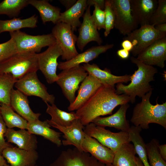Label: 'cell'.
I'll return each instance as SVG.
<instances>
[{"mask_svg": "<svg viewBox=\"0 0 166 166\" xmlns=\"http://www.w3.org/2000/svg\"><path fill=\"white\" fill-rule=\"evenodd\" d=\"M129 97L125 94H117L115 86L103 85L75 113L81 123L86 126L95 118L111 115L117 106L128 103Z\"/></svg>", "mask_w": 166, "mask_h": 166, "instance_id": "cell-1", "label": "cell"}, {"mask_svg": "<svg viewBox=\"0 0 166 166\" xmlns=\"http://www.w3.org/2000/svg\"><path fill=\"white\" fill-rule=\"evenodd\" d=\"M130 60L136 64L138 69L131 76V82L126 85L122 83L117 84L115 91L118 95L124 94L128 96L130 101L134 103L136 97L141 98L146 93L152 91L150 82L154 80V76L158 72L157 69L152 66L144 64L133 56Z\"/></svg>", "mask_w": 166, "mask_h": 166, "instance_id": "cell-2", "label": "cell"}, {"mask_svg": "<svg viewBox=\"0 0 166 166\" xmlns=\"http://www.w3.org/2000/svg\"><path fill=\"white\" fill-rule=\"evenodd\" d=\"M151 91L141 97V101L136 104L133 109L130 121L136 127L147 129L149 124L155 123L166 129V102L152 105L150 99Z\"/></svg>", "mask_w": 166, "mask_h": 166, "instance_id": "cell-3", "label": "cell"}, {"mask_svg": "<svg viewBox=\"0 0 166 166\" xmlns=\"http://www.w3.org/2000/svg\"><path fill=\"white\" fill-rule=\"evenodd\" d=\"M38 70L36 53H17L0 63V74H10L17 80Z\"/></svg>", "mask_w": 166, "mask_h": 166, "instance_id": "cell-4", "label": "cell"}, {"mask_svg": "<svg viewBox=\"0 0 166 166\" xmlns=\"http://www.w3.org/2000/svg\"><path fill=\"white\" fill-rule=\"evenodd\" d=\"M15 42L17 53L40 52L45 47H49L56 42L52 34L32 35L20 30L9 33Z\"/></svg>", "mask_w": 166, "mask_h": 166, "instance_id": "cell-5", "label": "cell"}, {"mask_svg": "<svg viewBox=\"0 0 166 166\" xmlns=\"http://www.w3.org/2000/svg\"><path fill=\"white\" fill-rule=\"evenodd\" d=\"M84 131L114 153L123 144L131 142L128 132L122 131L113 132L104 127L97 125L93 122L86 125Z\"/></svg>", "mask_w": 166, "mask_h": 166, "instance_id": "cell-6", "label": "cell"}, {"mask_svg": "<svg viewBox=\"0 0 166 166\" xmlns=\"http://www.w3.org/2000/svg\"><path fill=\"white\" fill-rule=\"evenodd\" d=\"M88 75L81 65L62 70L57 75L58 79L56 82L61 87L70 104L76 98L75 93L79 88L80 84Z\"/></svg>", "mask_w": 166, "mask_h": 166, "instance_id": "cell-7", "label": "cell"}, {"mask_svg": "<svg viewBox=\"0 0 166 166\" xmlns=\"http://www.w3.org/2000/svg\"><path fill=\"white\" fill-rule=\"evenodd\" d=\"M166 36V33L158 31L154 26L147 25L141 26L124 37L132 43L131 51L133 57L137 56L142 51L156 40Z\"/></svg>", "mask_w": 166, "mask_h": 166, "instance_id": "cell-8", "label": "cell"}, {"mask_svg": "<svg viewBox=\"0 0 166 166\" xmlns=\"http://www.w3.org/2000/svg\"><path fill=\"white\" fill-rule=\"evenodd\" d=\"M51 33L62 51V60H69L79 53L76 47L77 37L69 25L58 22L53 28Z\"/></svg>", "mask_w": 166, "mask_h": 166, "instance_id": "cell-9", "label": "cell"}, {"mask_svg": "<svg viewBox=\"0 0 166 166\" xmlns=\"http://www.w3.org/2000/svg\"><path fill=\"white\" fill-rule=\"evenodd\" d=\"M14 86L27 96H37L45 103L54 104L55 97L48 93L46 87L38 79L36 71L29 73L17 80Z\"/></svg>", "mask_w": 166, "mask_h": 166, "instance_id": "cell-10", "label": "cell"}, {"mask_svg": "<svg viewBox=\"0 0 166 166\" xmlns=\"http://www.w3.org/2000/svg\"><path fill=\"white\" fill-rule=\"evenodd\" d=\"M62 55V52L56 42L48 47L44 51L37 53V64L40 70L49 84L56 82L58 79L57 69L58 58Z\"/></svg>", "mask_w": 166, "mask_h": 166, "instance_id": "cell-11", "label": "cell"}, {"mask_svg": "<svg viewBox=\"0 0 166 166\" xmlns=\"http://www.w3.org/2000/svg\"><path fill=\"white\" fill-rule=\"evenodd\" d=\"M115 16L114 27L126 36L137 29L138 25L132 13L130 0H110Z\"/></svg>", "mask_w": 166, "mask_h": 166, "instance_id": "cell-12", "label": "cell"}, {"mask_svg": "<svg viewBox=\"0 0 166 166\" xmlns=\"http://www.w3.org/2000/svg\"><path fill=\"white\" fill-rule=\"evenodd\" d=\"M88 152L79 151L76 148L62 151L49 166H105Z\"/></svg>", "mask_w": 166, "mask_h": 166, "instance_id": "cell-13", "label": "cell"}, {"mask_svg": "<svg viewBox=\"0 0 166 166\" xmlns=\"http://www.w3.org/2000/svg\"><path fill=\"white\" fill-rule=\"evenodd\" d=\"M136 58L145 64L164 68L166 60V36L156 40L139 54Z\"/></svg>", "mask_w": 166, "mask_h": 166, "instance_id": "cell-14", "label": "cell"}, {"mask_svg": "<svg viewBox=\"0 0 166 166\" xmlns=\"http://www.w3.org/2000/svg\"><path fill=\"white\" fill-rule=\"evenodd\" d=\"M83 22L79 27V35L76 42L77 45L81 51L89 42L94 41L99 45H101L103 40L101 37L91 17L90 6H88L82 16Z\"/></svg>", "mask_w": 166, "mask_h": 166, "instance_id": "cell-15", "label": "cell"}, {"mask_svg": "<svg viewBox=\"0 0 166 166\" xmlns=\"http://www.w3.org/2000/svg\"><path fill=\"white\" fill-rule=\"evenodd\" d=\"M48 123L51 126L57 128L62 132L65 139L62 141L64 146L73 145L79 151L84 152L82 144L84 136L83 129L84 126L79 119L75 120L69 126H62L53 122L50 120H47Z\"/></svg>", "mask_w": 166, "mask_h": 166, "instance_id": "cell-16", "label": "cell"}, {"mask_svg": "<svg viewBox=\"0 0 166 166\" xmlns=\"http://www.w3.org/2000/svg\"><path fill=\"white\" fill-rule=\"evenodd\" d=\"M2 155L11 166L34 165L38 158L36 150H27L12 146L4 149Z\"/></svg>", "mask_w": 166, "mask_h": 166, "instance_id": "cell-17", "label": "cell"}, {"mask_svg": "<svg viewBox=\"0 0 166 166\" xmlns=\"http://www.w3.org/2000/svg\"><path fill=\"white\" fill-rule=\"evenodd\" d=\"M92 76L88 74L82 81L74 101L68 108L69 111L77 110L83 105L102 86Z\"/></svg>", "mask_w": 166, "mask_h": 166, "instance_id": "cell-18", "label": "cell"}, {"mask_svg": "<svg viewBox=\"0 0 166 166\" xmlns=\"http://www.w3.org/2000/svg\"><path fill=\"white\" fill-rule=\"evenodd\" d=\"M82 147L84 152L89 153L102 163L105 164H112L115 153L85 133Z\"/></svg>", "mask_w": 166, "mask_h": 166, "instance_id": "cell-19", "label": "cell"}, {"mask_svg": "<svg viewBox=\"0 0 166 166\" xmlns=\"http://www.w3.org/2000/svg\"><path fill=\"white\" fill-rule=\"evenodd\" d=\"M114 45L113 44H107L104 45L92 46L84 52L78 53L69 60L60 62L57 68L62 70L80 65L81 63H88L89 61L97 57L100 54L112 48Z\"/></svg>", "mask_w": 166, "mask_h": 166, "instance_id": "cell-20", "label": "cell"}, {"mask_svg": "<svg viewBox=\"0 0 166 166\" xmlns=\"http://www.w3.org/2000/svg\"><path fill=\"white\" fill-rule=\"evenodd\" d=\"M129 106L128 103L121 105L114 114L106 117H97L92 122L100 126L113 127L121 131L128 132L130 126L126 119V113Z\"/></svg>", "mask_w": 166, "mask_h": 166, "instance_id": "cell-21", "label": "cell"}, {"mask_svg": "<svg viewBox=\"0 0 166 166\" xmlns=\"http://www.w3.org/2000/svg\"><path fill=\"white\" fill-rule=\"evenodd\" d=\"M82 66L88 74L94 77L103 85L115 86L116 84L127 83L131 80V75L116 76L112 74L109 69H101L95 63L83 64Z\"/></svg>", "mask_w": 166, "mask_h": 166, "instance_id": "cell-22", "label": "cell"}, {"mask_svg": "<svg viewBox=\"0 0 166 166\" xmlns=\"http://www.w3.org/2000/svg\"><path fill=\"white\" fill-rule=\"evenodd\" d=\"M132 14L138 25L149 24L158 5L156 0H130Z\"/></svg>", "mask_w": 166, "mask_h": 166, "instance_id": "cell-23", "label": "cell"}, {"mask_svg": "<svg viewBox=\"0 0 166 166\" xmlns=\"http://www.w3.org/2000/svg\"><path fill=\"white\" fill-rule=\"evenodd\" d=\"M10 105L13 109L28 122L39 119L40 113L34 112L30 108L27 96L17 89H13L10 97Z\"/></svg>", "mask_w": 166, "mask_h": 166, "instance_id": "cell-24", "label": "cell"}, {"mask_svg": "<svg viewBox=\"0 0 166 166\" xmlns=\"http://www.w3.org/2000/svg\"><path fill=\"white\" fill-rule=\"evenodd\" d=\"M26 129H20L16 131L7 128L4 137L8 143H13L19 148L27 150H36L38 143L36 137Z\"/></svg>", "mask_w": 166, "mask_h": 166, "instance_id": "cell-25", "label": "cell"}, {"mask_svg": "<svg viewBox=\"0 0 166 166\" xmlns=\"http://www.w3.org/2000/svg\"><path fill=\"white\" fill-rule=\"evenodd\" d=\"M88 6L86 0H78L72 7L62 13H61L58 22H63L69 25L74 32L81 23L80 18L82 17Z\"/></svg>", "mask_w": 166, "mask_h": 166, "instance_id": "cell-26", "label": "cell"}, {"mask_svg": "<svg viewBox=\"0 0 166 166\" xmlns=\"http://www.w3.org/2000/svg\"><path fill=\"white\" fill-rule=\"evenodd\" d=\"M51 126L47 120L42 121L38 119L28 122L27 129L31 133L42 136L60 147L62 144L60 138L61 133L52 129Z\"/></svg>", "mask_w": 166, "mask_h": 166, "instance_id": "cell-27", "label": "cell"}, {"mask_svg": "<svg viewBox=\"0 0 166 166\" xmlns=\"http://www.w3.org/2000/svg\"><path fill=\"white\" fill-rule=\"evenodd\" d=\"M28 3L38 10L43 24L50 22L55 24L58 23L61 13L60 8L51 5L46 0H28Z\"/></svg>", "mask_w": 166, "mask_h": 166, "instance_id": "cell-28", "label": "cell"}, {"mask_svg": "<svg viewBox=\"0 0 166 166\" xmlns=\"http://www.w3.org/2000/svg\"><path fill=\"white\" fill-rule=\"evenodd\" d=\"M136 152L130 142L122 145L115 153L112 164L113 166H137Z\"/></svg>", "mask_w": 166, "mask_h": 166, "instance_id": "cell-29", "label": "cell"}, {"mask_svg": "<svg viewBox=\"0 0 166 166\" xmlns=\"http://www.w3.org/2000/svg\"><path fill=\"white\" fill-rule=\"evenodd\" d=\"M38 21V17L35 14L23 19L14 18L10 20H0V34L5 32H12L24 28H35Z\"/></svg>", "mask_w": 166, "mask_h": 166, "instance_id": "cell-30", "label": "cell"}, {"mask_svg": "<svg viewBox=\"0 0 166 166\" xmlns=\"http://www.w3.org/2000/svg\"><path fill=\"white\" fill-rule=\"evenodd\" d=\"M0 105V113L7 128H12L17 127L27 129V121L15 113L10 105L1 104Z\"/></svg>", "mask_w": 166, "mask_h": 166, "instance_id": "cell-31", "label": "cell"}, {"mask_svg": "<svg viewBox=\"0 0 166 166\" xmlns=\"http://www.w3.org/2000/svg\"><path fill=\"white\" fill-rule=\"evenodd\" d=\"M142 129L134 125L130 127L128 133L131 142L133 144L136 153L144 166H150L148 160L146 144L140 134Z\"/></svg>", "mask_w": 166, "mask_h": 166, "instance_id": "cell-32", "label": "cell"}, {"mask_svg": "<svg viewBox=\"0 0 166 166\" xmlns=\"http://www.w3.org/2000/svg\"><path fill=\"white\" fill-rule=\"evenodd\" d=\"M45 103L47 106L46 112L51 117L50 120L59 125L68 126L75 120L79 119L74 112H67L59 109L54 104L50 105L47 103Z\"/></svg>", "mask_w": 166, "mask_h": 166, "instance_id": "cell-33", "label": "cell"}, {"mask_svg": "<svg viewBox=\"0 0 166 166\" xmlns=\"http://www.w3.org/2000/svg\"><path fill=\"white\" fill-rule=\"evenodd\" d=\"M28 0H4L0 3V15L16 18L21 10L28 5Z\"/></svg>", "mask_w": 166, "mask_h": 166, "instance_id": "cell-34", "label": "cell"}, {"mask_svg": "<svg viewBox=\"0 0 166 166\" xmlns=\"http://www.w3.org/2000/svg\"><path fill=\"white\" fill-rule=\"evenodd\" d=\"M17 80L10 74H0V104L10 105L11 92Z\"/></svg>", "mask_w": 166, "mask_h": 166, "instance_id": "cell-35", "label": "cell"}, {"mask_svg": "<svg viewBox=\"0 0 166 166\" xmlns=\"http://www.w3.org/2000/svg\"><path fill=\"white\" fill-rule=\"evenodd\" d=\"M158 140L152 139L146 144L148 158L150 166H166V162L160 155L159 150Z\"/></svg>", "mask_w": 166, "mask_h": 166, "instance_id": "cell-36", "label": "cell"}, {"mask_svg": "<svg viewBox=\"0 0 166 166\" xmlns=\"http://www.w3.org/2000/svg\"><path fill=\"white\" fill-rule=\"evenodd\" d=\"M166 23V0H158V5L152 14L149 25L155 26Z\"/></svg>", "mask_w": 166, "mask_h": 166, "instance_id": "cell-37", "label": "cell"}, {"mask_svg": "<svg viewBox=\"0 0 166 166\" xmlns=\"http://www.w3.org/2000/svg\"><path fill=\"white\" fill-rule=\"evenodd\" d=\"M105 13V31L104 35L107 37L111 30L114 27L115 16L114 12L111 5L110 0H105L104 9Z\"/></svg>", "mask_w": 166, "mask_h": 166, "instance_id": "cell-38", "label": "cell"}, {"mask_svg": "<svg viewBox=\"0 0 166 166\" xmlns=\"http://www.w3.org/2000/svg\"><path fill=\"white\" fill-rule=\"evenodd\" d=\"M17 53L15 44L11 38L5 42L0 44V63Z\"/></svg>", "mask_w": 166, "mask_h": 166, "instance_id": "cell-39", "label": "cell"}, {"mask_svg": "<svg viewBox=\"0 0 166 166\" xmlns=\"http://www.w3.org/2000/svg\"><path fill=\"white\" fill-rule=\"evenodd\" d=\"M94 9L92 18L98 30L105 29V13L104 10L100 9L96 6H94Z\"/></svg>", "mask_w": 166, "mask_h": 166, "instance_id": "cell-40", "label": "cell"}, {"mask_svg": "<svg viewBox=\"0 0 166 166\" xmlns=\"http://www.w3.org/2000/svg\"><path fill=\"white\" fill-rule=\"evenodd\" d=\"M7 128L0 113V154L1 155L4 149L12 146L9 143L6 142L4 139V134Z\"/></svg>", "mask_w": 166, "mask_h": 166, "instance_id": "cell-41", "label": "cell"}, {"mask_svg": "<svg viewBox=\"0 0 166 166\" xmlns=\"http://www.w3.org/2000/svg\"><path fill=\"white\" fill-rule=\"evenodd\" d=\"M105 0H86L87 6H96L101 10H104Z\"/></svg>", "mask_w": 166, "mask_h": 166, "instance_id": "cell-42", "label": "cell"}, {"mask_svg": "<svg viewBox=\"0 0 166 166\" xmlns=\"http://www.w3.org/2000/svg\"><path fill=\"white\" fill-rule=\"evenodd\" d=\"M121 45L122 49L129 52L131 51L133 48V45L132 42L127 39H123L121 43Z\"/></svg>", "mask_w": 166, "mask_h": 166, "instance_id": "cell-43", "label": "cell"}, {"mask_svg": "<svg viewBox=\"0 0 166 166\" xmlns=\"http://www.w3.org/2000/svg\"><path fill=\"white\" fill-rule=\"evenodd\" d=\"M130 52L121 49L117 50V55L121 58L123 59H126L128 58L129 56Z\"/></svg>", "mask_w": 166, "mask_h": 166, "instance_id": "cell-44", "label": "cell"}, {"mask_svg": "<svg viewBox=\"0 0 166 166\" xmlns=\"http://www.w3.org/2000/svg\"><path fill=\"white\" fill-rule=\"evenodd\" d=\"M76 0H60V2L64 6L67 10L72 7L76 2Z\"/></svg>", "mask_w": 166, "mask_h": 166, "instance_id": "cell-45", "label": "cell"}, {"mask_svg": "<svg viewBox=\"0 0 166 166\" xmlns=\"http://www.w3.org/2000/svg\"><path fill=\"white\" fill-rule=\"evenodd\" d=\"M158 148L160 153L165 161L166 160V144L160 145L158 146Z\"/></svg>", "mask_w": 166, "mask_h": 166, "instance_id": "cell-46", "label": "cell"}, {"mask_svg": "<svg viewBox=\"0 0 166 166\" xmlns=\"http://www.w3.org/2000/svg\"><path fill=\"white\" fill-rule=\"evenodd\" d=\"M154 27L158 31L166 33V23L158 24L154 26Z\"/></svg>", "mask_w": 166, "mask_h": 166, "instance_id": "cell-47", "label": "cell"}, {"mask_svg": "<svg viewBox=\"0 0 166 166\" xmlns=\"http://www.w3.org/2000/svg\"><path fill=\"white\" fill-rule=\"evenodd\" d=\"M7 164L4 158L0 154V166H3Z\"/></svg>", "mask_w": 166, "mask_h": 166, "instance_id": "cell-48", "label": "cell"}, {"mask_svg": "<svg viewBox=\"0 0 166 166\" xmlns=\"http://www.w3.org/2000/svg\"><path fill=\"white\" fill-rule=\"evenodd\" d=\"M137 166H144L142 162L138 157H136Z\"/></svg>", "mask_w": 166, "mask_h": 166, "instance_id": "cell-49", "label": "cell"}, {"mask_svg": "<svg viewBox=\"0 0 166 166\" xmlns=\"http://www.w3.org/2000/svg\"><path fill=\"white\" fill-rule=\"evenodd\" d=\"M11 166L10 165H8L7 164H6L4 166ZM28 166H38L36 164L34 165Z\"/></svg>", "mask_w": 166, "mask_h": 166, "instance_id": "cell-50", "label": "cell"}, {"mask_svg": "<svg viewBox=\"0 0 166 166\" xmlns=\"http://www.w3.org/2000/svg\"><path fill=\"white\" fill-rule=\"evenodd\" d=\"M105 166H113L111 164H105Z\"/></svg>", "mask_w": 166, "mask_h": 166, "instance_id": "cell-51", "label": "cell"}, {"mask_svg": "<svg viewBox=\"0 0 166 166\" xmlns=\"http://www.w3.org/2000/svg\"><path fill=\"white\" fill-rule=\"evenodd\" d=\"M0 109H1V106L0 105Z\"/></svg>", "mask_w": 166, "mask_h": 166, "instance_id": "cell-52", "label": "cell"}]
</instances>
